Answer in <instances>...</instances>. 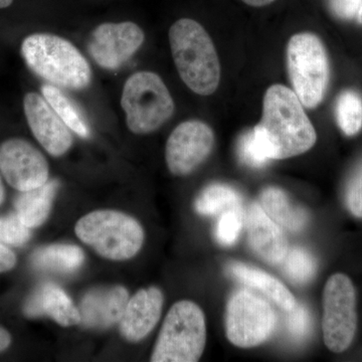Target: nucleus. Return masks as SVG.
Masks as SVG:
<instances>
[{
	"instance_id": "nucleus-1",
	"label": "nucleus",
	"mask_w": 362,
	"mask_h": 362,
	"mask_svg": "<svg viewBox=\"0 0 362 362\" xmlns=\"http://www.w3.org/2000/svg\"><path fill=\"white\" fill-rule=\"evenodd\" d=\"M252 130L265 156L276 160L301 156L317 139L303 104L294 90L283 85L267 90L263 117Z\"/></svg>"
},
{
	"instance_id": "nucleus-2",
	"label": "nucleus",
	"mask_w": 362,
	"mask_h": 362,
	"mask_svg": "<svg viewBox=\"0 0 362 362\" xmlns=\"http://www.w3.org/2000/svg\"><path fill=\"white\" fill-rule=\"evenodd\" d=\"M169 44L181 80L195 94L209 96L218 89L221 65L216 47L204 26L190 18L175 21Z\"/></svg>"
},
{
	"instance_id": "nucleus-3",
	"label": "nucleus",
	"mask_w": 362,
	"mask_h": 362,
	"mask_svg": "<svg viewBox=\"0 0 362 362\" xmlns=\"http://www.w3.org/2000/svg\"><path fill=\"white\" fill-rule=\"evenodd\" d=\"M21 56L33 74L47 84L84 90L92 81L89 63L71 42L52 33H33L21 42Z\"/></svg>"
},
{
	"instance_id": "nucleus-4",
	"label": "nucleus",
	"mask_w": 362,
	"mask_h": 362,
	"mask_svg": "<svg viewBox=\"0 0 362 362\" xmlns=\"http://www.w3.org/2000/svg\"><path fill=\"white\" fill-rule=\"evenodd\" d=\"M75 233L100 256L112 261L132 259L141 250L145 237L139 221L111 209L86 214L78 221Z\"/></svg>"
},
{
	"instance_id": "nucleus-5",
	"label": "nucleus",
	"mask_w": 362,
	"mask_h": 362,
	"mask_svg": "<svg viewBox=\"0 0 362 362\" xmlns=\"http://www.w3.org/2000/svg\"><path fill=\"white\" fill-rule=\"evenodd\" d=\"M206 343L204 311L194 302L183 300L171 307L157 338L152 362L199 361Z\"/></svg>"
},
{
	"instance_id": "nucleus-6",
	"label": "nucleus",
	"mask_w": 362,
	"mask_h": 362,
	"mask_svg": "<svg viewBox=\"0 0 362 362\" xmlns=\"http://www.w3.org/2000/svg\"><path fill=\"white\" fill-rule=\"evenodd\" d=\"M121 106L131 132L144 135L158 130L175 113V105L162 78L152 71H138L124 85Z\"/></svg>"
},
{
	"instance_id": "nucleus-7",
	"label": "nucleus",
	"mask_w": 362,
	"mask_h": 362,
	"mask_svg": "<svg viewBox=\"0 0 362 362\" xmlns=\"http://www.w3.org/2000/svg\"><path fill=\"white\" fill-rule=\"evenodd\" d=\"M287 64L295 94L304 107L316 108L329 82V63L322 42L311 33L293 35L288 42Z\"/></svg>"
},
{
	"instance_id": "nucleus-8",
	"label": "nucleus",
	"mask_w": 362,
	"mask_h": 362,
	"mask_svg": "<svg viewBox=\"0 0 362 362\" xmlns=\"http://www.w3.org/2000/svg\"><path fill=\"white\" fill-rule=\"evenodd\" d=\"M356 296L354 283L344 274L328 279L323 292V338L332 352H343L356 332Z\"/></svg>"
},
{
	"instance_id": "nucleus-9",
	"label": "nucleus",
	"mask_w": 362,
	"mask_h": 362,
	"mask_svg": "<svg viewBox=\"0 0 362 362\" xmlns=\"http://www.w3.org/2000/svg\"><path fill=\"white\" fill-rule=\"evenodd\" d=\"M226 334L232 344L251 349L265 342L276 325L270 304L247 290L232 295L226 305Z\"/></svg>"
},
{
	"instance_id": "nucleus-10",
	"label": "nucleus",
	"mask_w": 362,
	"mask_h": 362,
	"mask_svg": "<svg viewBox=\"0 0 362 362\" xmlns=\"http://www.w3.org/2000/svg\"><path fill=\"white\" fill-rule=\"evenodd\" d=\"M214 131L201 120L182 122L173 131L166 142L165 160L169 171L185 176L206 160L213 151Z\"/></svg>"
},
{
	"instance_id": "nucleus-11",
	"label": "nucleus",
	"mask_w": 362,
	"mask_h": 362,
	"mask_svg": "<svg viewBox=\"0 0 362 362\" xmlns=\"http://www.w3.org/2000/svg\"><path fill=\"white\" fill-rule=\"evenodd\" d=\"M0 173L18 192H28L49 181V163L37 147L23 138L0 144Z\"/></svg>"
},
{
	"instance_id": "nucleus-12",
	"label": "nucleus",
	"mask_w": 362,
	"mask_h": 362,
	"mask_svg": "<svg viewBox=\"0 0 362 362\" xmlns=\"http://www.w3.org/2000/svg\"><path fill=\"white\" fill-rule=\"evenodd\" d=\"M144 40V32L134 23H106L93 30L88 49L98 66L117 70L134 56Z\"/></svg>"
},
{
	"instance_id": "nucleus-13",
	"label": "nucleus",
	"mask_w": 362,
	"mask_h": 362,
	"mask_svg": "<svg viewBox=\"0 0 362 362\" xmlns=\"http://www.w3.org/2000/svg\"><path fill=\"white\" fill-rule=\"evenodd\" d=\"M23 111L35 139L52 156L66 154L73 144L70 128L42 95L30 92L23 98Z\"/></svg>"
},
{
	"instance_id": "nucleus-14",
	"label": "nucleus",
	"mask_w": 362,
	"mask_h": 362,
	"mask_svg": "<svg viewBox=\"0 0 362 362\" xmlns=\"http://www.w3.org/2000/svg\"><path fill=\"white\" fill-rule=\"evenodd\" d=\"M249 242L257 255L270 265H279L288 255V242L281 226L254 202L247 214Z\"/></svg>"
},
{
	"instance_id": "nucleus-15",
	"label": "nucleus",
	"mask_w": 362,
	"mask_h": 362,
	"mask_svg": "<svg viewBox=\"0 0 362 362\" xmlns=\"http://www.w3.org/2000/svg\"><path fill=\"white\" fill-rule=\"evenodd\" d=\"M163 294L156 287L139 290L131 298L120 320L122 337L130 342H139L148 337L161 317Z\"/></svg>"
},
{
	"instance_id": "nucleus-16",
	"label": "nucleus",
	"mask_w": 362,
	"mask_h": 362,
	"mask_svg": "<svg viewBox=\"0 0 362 362\" xmlns=\"http://www.w3.org/2000/svg\"><path fill=\"white\" fill-rule=\"evenodd\" d=\"M127 290L123 286L94 289L83 298L81 302V323L86 327H111L120 322L128 303Z\"/></svg>"
},
{
	"instance_id": "nucleus-17",
	"label": "nucleus",
	"mask_w": 362,
	"mask_h": 362,
	"mask_svg": "<svg viewBox=\"0 0 362 362\" xmlns=\"http://www.w3.org/2000/svg\"><path fill=\"white\" fill-rule=\"evenodd\" d=\"M23 312L28 317L49 316L64 327L81 323L80 311L59 286L45 284L26 300Z\"/></svg>"
},
{
	"instance_id": "nucleus-18",
	"label": "nucleus",
	"mask_w": 362,
	"mask_h": 362,
	"mask_svg": "<svg viewBox=\"0 0 362 362\" xmlns=\"http://www.w3.org/2000/svg\"><path fill=\"white\" fill-rule=\"evenodd\" d=\"M228 271L245 285L263 293L283 310L290 312L296 306V300L292 293L278 279L266 272L240 263L230 264Z\"/></svg>"
},
{
	"instance_id": "nucleus-19",
	"label": "nucleus",
	"mask_w": 362,
	"mask_h": 362,
	"mask_svg": "<svg viewBox=\"0 0 362 362\" xmlns=\"http://www.w3.org/2000/svg\"><path fill=\"white\" fill-rule=\"evenodd\" d=\"M259 204L272 220L291 232L303 230L308 223L306 209L294 204L281 188H265L259 194Z\"/></svg>"
},
{
	"instance_id": "nucleus-20",
	"label": "nucleus",
	"mask_w": 362,
	"mask_h": 362,
	"mask_svg": "<svg viewBox=\"0 0 362 362\" xmlns=\"http://www.w3.org/2000/svg\"><path fill=\"white\" fill-rule=\"evenodd\" d=\"M58 188V180H49L42 187L21 192L16 201V211L26 226L37 228L47 221Z\"/></svg>"
},
{
	"instance_id": "nucleus-21",
	"label": "nucleus",
	"mask_w": 362,
	"mask_h": 362,
	"mask_svg": "<svg viewBox=\"0 0 362 362\" xmlns=\"http://www.w3.org/2000/svg\"><path fill=\"white\" fill-rule=\"evenodd\" d=\"M83 250L74 245H51L33 254V266L42 270L71 273L84 263Z\"/></svg>"
},
{
	"instance_id": "nucleus-22",
	"label": "nucleus",
	"mask_w": 362,
	"mask_h": 362,
	"mask_svg": "<svg viewBox=\"0 0 362 362\" xmlns=\"http://www.w3.org/2000/svg\"><path fill=\"white\" fill-rule=\"evenodd\" d=\"M42 95L71 131L80 137H89L90 127L84 114L63 90L57 86L45 84L42 86Z\"/></svg>"
},
{
	"instance_id": "nucleus-23",
	"label": "nucleus",
	"mask_w": 362,
	"mask_h": 362,
	"mask_svg": "<svg viewBox=\"0 0 362 362\" xmlns=\"http://www.w3.org/2000/svg\"><path fill=\"white\" fill-rule=\"evenodd\" d=\"M240 194L233 188L214 183L204 188L194 202L195 211L202 216H216L221 211L240 207Z\"/></svg>"
},
{
	"instance_id": "nucleus-24",
	"label": "nucleus",
	"mask_w": 362,
	"mask_h": 362,
	"mask_svg": "<svg viewBox=\"0 0 362 362\" xmlns=\"http://www.w3.org/2000/svg\"><path fill=\"white\" fill-rule=\"evenodd\" d=\"M337 119L338 126L347 136L357 134L362 128V98L358 93L347 90L337 99Z\"/></svg>"
},
{
	"instance_id": "nucleus-25",
	"label": "nucleus",
	"mask_w": 362,
	"mask_h": 362,
	"mask_svg": "<svg viewBox=\"0 0 362 362\" xmlns=\"http://www.w3.org/2000/svg\"><path fill=\"white\" fill-rule=\"evenodd\" d=\"M316 263L313 257L301 247L288 252L285 259V272L293 282L305 284L313 278Z\"/></svg>"
},
{
	"instance_id": "nucleus-26",
	"label": "nucleus",
	"mask_w": 362,
	"mask_h": 362,
	"mask_svg": "<svg viewBox=\"0 0 362 362\" xmlns=\"http://www.w3.org/2000/svg\"><path fill=\"white\" fill-rule=\"evenodd\" d=\"M242 226L243 211L240 206L223 211L216 228V240L223 246H232L239 238Z\"/></svg>"
},
{
	"instance_id": "nucleus-27",
	"label": "nucleus",
	"mask_w": 362,
	"mask_h": 362,
	"mask_svg": "<svg viewBox=\"0 0 362 362\" xmlns=\"http://www.w3.org/2000/svg\"><path fill=\"white\" fill-rule=\"evenodd\" d=\"M30 239V228L26 226L18 214L0 216V243L21 246Z\"/></svg>"
},
{
	"instance_id": "nucleus-28",
	"label": "nucleus",
	"mask_w": 362,
	"mask_h": 362,
	"mask_svg": "<svg viewBox=\"0 0 362 362\" xmlns=\"http://www.w3.org/2000/svg\"><path fill=\"white\" fill-rule=\"evenodd\" d=\"M238 151H239L240 160L251 168H263L270 160L259 146L254 130L247 131L243 134L239 141Z\"/></svg>"
},
{
	"instance_id": "nucleus-29",
	"label": "nucleus",
	"mask_w": 362,
	"mask_h": 362,
	"mask_svg": "<svg viewBox=\"0 0 362 362\" xmlns=\"http://www.w3.org/2000/svg\"><path fill=\"white\" fill-rule=\"evenodd\" d=\"M288 317V328L292 337L302 339L309 333L311 327L310 315L303 305H296Z\"/></svg>"
},
{
	"instance_id": "nucleus-30",
	"label": "nucleus",
	"mask_w": 362,
	"mask_h": 362,
	"mask_svg": "<svg viewBox=\"0 0 362 362\" xmlns=\"http://www.w3.org/2000/svg\"><path fill=\"white\" fill-rule=\"evenodd\" d=\"M346 202L351 214L357 218H362V168L349 183Z\"/></svg>"
},
{
	"instance_id": "nucleus-31",
	"label": "nucleus",
	"mask_w": 362,
	"mask_h": 362,
	"mask_svg": "<svg viewBox=\"0 0 362 362\" xmlns=\"http://www.w3.org/2000/svg\"><path fill=\"white\" fill-rule=\"evenodd\" d=\"M362 0H330L333 13L344 20H351L356 16Z\"/></svg>"
},
{
	"instance_id": "nucleus-32",
	"label": "nucleus",
	"mask_w": 362,
	"mask_h": 362,
	"mask_svg": "<svg viewBox=\"0 0 362 362\" xmlns=\"http://www.w3.org/2000/svg\"><path fill=\"white\" fill-rule=\"evenodd\" d=\"M16 264V257L11 249L0 243V273L11 270Z\"/></svg>"
},
{
	"instance_id": "nucleus-33",
	"label": "nucleus",
	"mask_w": 362,
	"mask_h": 362,
	"mask_svg": "<svg viewBox=\"0 0 362 362\" xmlns=\"http://www.w3.org/2000/svg\"><path fill=\"white\" fill-rule=\"evenodd\" d=\"M11 343V334L4 328L0 327V352L8 349Z\"/></svg>"
},
{
	"instance_id": "nucleus-34",
	"label": "nucleus",
	"mask_w": 362,
	"mask_h": 362,
	"mask_svg": "<svg viewBox=\"0 0 362 362\" xmlns=\"http://www.w3.org/2000/svg\"><path fill=\"white\" fill-rule=\"evenodd\" d=\"M242 1L250 6L262 7L269 6V4H271L272 2L275 1V0H242Z\"/></svg>"
},
{
	"instance_id": "nucleus-35",
	"label": "nucleus",
	"mask_w": 362,
	"mask_h": 362,
	"mask_svg": "<svg viewBox=\"0 0 362 362\" xmlns=\"http://www.w3.org/2000/svg\"><path fill=\"white\" fill-rule=\"evenodd\" d=\"M4 195H6V192H4V182H2L1 176H0V206L4 201Z\"/></svg>"
},
{
	"instance_id": "nucleus-36",
	"label": "nucleus",
	"mask_w": 362,
	"mask_h": 362,
	"mask_svg": "<svg viewBox=\"0 0 362 362\" xmlns=\"http://www.w3.org/2000/svg\"><path fill=\"white\" fill-rule=\"evenodd\" d=\"M13 0H0V9L7 8L13 4Z\"/></svg>"
},
{
	"instance_id": "nucleus-37",
	"label": "nucleus",
	"mask_w": 362,
	"mask_h": 362,
	"mask_svg": "<svg viewBox=\"0 0 362 362\" xmlns=\"http://www.w3.org/2000/svg\"><path fill=\"white\" fill-rule=\"evenodd\" d=\"M356 18L359 23H362V1L361 6H359L358 11H357Z\"/></svg>"
}]
</instances>
